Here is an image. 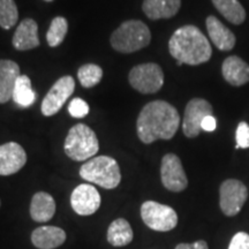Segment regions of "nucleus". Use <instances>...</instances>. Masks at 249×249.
Wrapping results in <instances>:
<instances>
[{
    "instance_id": "obj_1",
    "label": "nucleus",
    "mask_w": 249,
    "mask_h": 249,
    "mask_svg": "<svg viewBox=\"0 0 249 249\" xmlns=\"http://www.w3.org/2000/svg\"><path fill=\"white\" fill-rule=\"evenodd\" d=\"M178 110L165 101H152L145 104L136 121V133L140 141L151 144L157 140L174 138L180 126Z\"/></svg>"
},
{
    "instance_id": "obj_2",
    "label": "nucleus",
    "mask_w": 249,
    "mask_h": 249,
    "mask_svg": "<svg viewBox=\"0 0 249 249\" xmlns=\"http://www.w3.org/2000/svg\"><path fill=\"white\" fill-rule=\"evenodd\" d=\"M170 54L177 61L189 66L205 64L213 57V49L207 36L193 24L180 27L169 40Z\"/></svg>"
},
{
    "instance_id": "obj_3",
    "label": "nucleus",
    "mask_w": 249,
    "mask_h": 249,
    "mask_svg": "<svg viewBox=\"0 0 249 249\" xmlns=\"http://www.w3.org/2000/svg\"><path fill=\"white\" fill-rule=\"evenodd\" d=\"M151 42V33L147 24L140 20H128L112 33L110 43L117 52L133 53L147 48Z\"/></svg>"
},
{
    "instance_id": "obj_4",
    "label": "nucleus",
    "mask_w": 249,
    "mask_h": 249,
    "mask_svg": "<svg viewBox=\"0 0 249 249\" xmlns=\"http://www.w3.org/2000/svg\"><path fill=\"white\" fill-rule=\"evenodd\" d=\"M81 178L105 189H114L121 181L119 164L108 156H97L89 160L80 169Z\"/></svg>"
},
{
    "instance_id": "obj_5",
    "label": "nucleus",
    "mask_w": 249,
    "mask_h": 249,
    "mask_svg": "<svg viewBox=\"0 0 249 249\" xmlns=\"http://www.w3.org/2000/svg\"><path fill=\"white\" fill-rule=\"evenodd\" d=\"M65 154L75 161H85L93 157L99 150L97 136L89 126L77 124L68 132L65 140Z\"/></svg>"
},
{
    "instance_id": "obj_6",
    "label": "nucleus",
    "mask_w": 249,
    "mask_h": 249,
    "mask_svg": "<svg viewBox=\"0 0 249 249\" xmlns=\"http://www.w3.org/2000/svg\"><path fill=\"white\" fill-rule=\"evenodd\" d=\"M129 85L143 95L158 92L164 86V71L158 64L147 62L133 67L128 75Z\"/></svg>"
},
{
    "instance_id": "obj_7",
    "label": "nucleus",
    "mask_w": 249,
    "mask_h": 249,
    "mask_svg": "<svg viewBox=\"0 0 249 249\" xmlns=\"http://www.w3.org/2000/svg\"><path fill=\"white\" fill-rule=\"evenodd\" d=\"M141 218L149 229L157 232H169L178 225L176 210L155 201H145L141 205Z\"/></svg>"
},
{
    "instance_id": "obj_8",
    "label": "nucleus",
    "mask_w": 249,
    "mask_h": 249,
    "mask_svg": "<svg viewBox=\"0 0 249 249\" xmlns=\"http://www.w3.org/2000/svg\"><path fill=\"white\" fill-rule=\"evenodd\" d=\"M248 197V189L240 180L227 179L219 187V207L227 217L240 213Z\"/></svg>"
},
{
    "instance_id": "obj_9",
    "label": "nucleus",
    "mask_w": 249,
    "mask_h": 249,
    "mask_svg": "<svg viewBox=\"0 0 249 249\" xmlns=\"http://www.w3.org/2000/svg\"><path fill=\"white\" fill-rule=\"evenodd\" d=\"M213 105L207 99L197 97L187 103L182 120V132L186 138H197L202 130V121L207 116H213Z\"/></svg>"
},
{
    "instance_id": "obj_10",
    "label": "nucleus",
    "mask_w": 249,
    "mask_h": 249,
    "mask_svg": "<svg viewBox=\"0 0 249 249\" xmlns=\"http://www.w3.org/2000/svg\"><path fill=\"white\" fill-rule=\"evenodd\" d=\"M74 89H75V81L70 75L62 76L55 81L42 102L40 110L43 116L52 117L57 114L67 99L73 95Z\"/></svg>"
},
{
    "instance_id": "obj_11",
    "label": "nucleus",
    "mask_w": 249,
    "mask_h": 249,
    "mask_svg": "<svg viewBox=\"0 0 249 249\" xmlns=\"http://www.w3.org/2000/svg\"><path fill=\"white\" fill-rule=\"evenodd\" d=\"M160 179L163 186L170 192L180 193L187 188L188 179L178 156L166 154L161 158Z\"/></svg>"
},
{
    "instance_id": "obj_12",
    "label": "nucleus",
    "mask_w": 249,
    "mask_h": 249,
    "mask_svg": "<svg viewBox=\"0 0 249 249\" xmlns=\"http://www.w3.org/2000/svg\"><path fill=\"white\" fill-rule=\"evenodd\" d=\"M101 195L97 189L89 183H82L74 189L71 195V205L80 216L93 214L101 207Z\"/></svg>"
},
{
    "instance_id": "obj_13",
    "label": "nucleus",
    "mask_w": 249,
    "mask_h": 249,
    "mask_svg": "<svg viewBox=\"0 0 249 249\" xmlns=\"http://www.w3.org/2000/svg\"><path fill=\"white\" fill-rule=\"evenodd\" d=\"M27 163V154L17 142L0 145V176L18 173Z\"/></svg>"
},
{
    "instance_id": "obj_14",
    "label": "nucleus",
    "mask_w": 249,
    "mask_h": 249,
    "mask_svg": "<svg viewBox=\"0 0 249 249\" xmlns=\"http://www.w3.org/2000/svg\"><path fill=\"white\" fill-rule=\"evenodd\" d=\"M205 26H207L211 42L218 50L227 52L234 49L236 37L230 30V28H227L219 18L213 17V15H209L205 20Z\"/></svg>"
},
{
    "instance_id": "obj_15",
    "label": "nucleus",
    "mask_w": 249,
    "mask_h": 249,
    "mask_svg": "<svg viewBox=\"0 0 249 249\" xmlns=\"http://www.w3.org/2000/svg\"><path fill=\"white\" fill-rule=\"evenodd\" d=\"M13 46L18 51H28L38 48V24L34 18H24L18 24L13 36Z\"/></svg>"
},
{
    "instance_id": "obj_16",
    "label": "nucleus",
    "mask_w": 249,
    "mask_h": 249,
    "mask_svg": "<svg viewBox=\"0 0 249 249\" xmlns=\"http://www.w3.org/2000/svg\"><path fill=\"white\" fill-rule=\"evenodd\" d=\"M224 80L233 87H242L249 82V65L238 55H230L222 65Z\"/></svg>"
},
{
    "instance_id": "obj_17",
    "label": "nucleus",
    "mask_w": 249,
    "mask_h": 249,
    "mask_svg": "<svg viewBox=\"0 0 249 249\" xmlns=\"http://www.w3.org/2000/svg\"><path fill=\"white\" fill-rule=\"evenodd\" d=\"M66 241V232L57 226H40L31 233V242L38 249H55Z\"/></svg>"
},
{
    "instance_id": "obj_18",
    "label": "nucleus",
    "mask_w": 249,
    "mask_h": 249,
    "mask_svg": "<svg viewBox=\"0 0 249 249\" xmlns=\"http://www.w3.org/2000/svg\"><path fill=\"white\" fill-rule=\"evenodd\" d=\"M20 67L13 60H0V104H5L13 97Z\"/></svg>"
},
{
    "instance_id": "obj_19",
    "label": "nucleus",
    "mask_w": 249,
    "mask_h": 249,
    "mask_svg": "<svg viewBox=\"0 0 249 249\" xmlns=\"http://www.w3.org/2000/svg\"><path fill=\"white\" fill-rule=\"evenodd\" d=\"M180 7L181 0H144L142 4L143 12L152 21L176 17Z\"/></svg>"
},
{
    "instance_id": "obj_20",
    "label": "nucleus",
    "mask_w": 249,
    "mask_h": 249,
    "mask_svg": "<svg viewBox=\"0 0 249 249\" xmlns=\"http://www.w3.org/2000/svg\"><path fill=\"white\" fill-rule=\"evenodd\" d=\"M55 213V202L49 193L38 192L33 196L30 202V217L34 222L46 223Z\"/></svg>"
},
{
    "instance_id": "obj_21",
    "label": "nucleus",
    "mask_w": 249,
    "mask_h": 249,
    "mask_svg": "<svg viewBox=\"0 0 249 249\" xmlns=\"http://www.w3.org/2000/svg\"><path fill=\"white\" fill-rule=\"evenodd\" d=\"M134 233L130 224L124 218H117L107 229V242L113 247H124L133 241Z\"/></svg>"
},
{
    "instance_id": "obj_22",
    "label": "nucleus",
    "mask_w": 249,
    "mask_h": 249,
    "mask_svg": "<svg viewBox=\"0 0 249 249\" xmlns=\"http://www.w3.org/2000/svg\"><path fill=\"white\" fill-rule=\"evenodd\" d=\"M218 12L230 23L242 24L246 20V11L239 0H211Z\"/></svg>"
},
{
    "instance_id": "obj_23",
    "label": "nucleus",
    "mask_w": 249,
    "mask_h": 249,
    "mask_svg": "<svg viewBox=\"0 0 249 249\" xmlns=\"http://www.w3.org/2000/svg\"><path fill=\"white\" fill-rule=\"evenodd\" d=\"M12 99L18 107H29L36 101V93L31 88V81L29 76L20 75L15 83L13 97Z\"/></svg>"
},
{
    "instance_id": "obj_24",
    "label": "nucleus",
    "mask_w": 249,
    "mask_h": 249,
    "mask_svg": "<svg viewBox=\"0 0 249 249\" xmlns=\"http://www.w3.org/2000/svg\"><path fill=\"white\" fill-rule=\"evenodd\" d=\"M68 31V22L65 18L57 17L52 20L46 34V40L51 48H57L64 42Z\"/></svg>"
},
{
    "instance_id": "obj_25",
    "label": "nucleus",
    "mask_w": 249,
    "mask_h": 249,
    "mask_svg": "<svg viewBox=\"0 0 249 249\" xmlns=\"http://www.w3.org/2000/svg\"><path fill=\"white\" fill-rule=\"evenodd\" d=\"M103 77V70L98 65L86 64L79 68L77 79L83 88H92L101 82Z\"/></svg>"
},
{
    "instance_id": "obj_26",
    "label": "nucleus",
    "mask_w": 249,
    "mask_h": 249,
    "mask_svg": "<svg viewBox=\"0 0 249 249\" xmlns=\"http://www.w3.org/2000/svg\"><path fill=\"white\" fill-rule=\"evenodd\" d=\"M18 20V6L14 0H0V27L9 30Z\"/></svg>"
},
{
    "instance_id": "obj_27",
    "label": "nucleus",
    "mask_w": 249,
    "mask_h": 249,
    "mask_svg": "<svg viewBox=\"0 0 249 249\" xmlns=\"http://www.w3.org/2000/svg\"><path fill=\"white\" fill-rule=\"evenodd\" d=\"M89 105L82 98H74L68 105V112L71 113V117L74 118H85L89 114Z\"/></svg>"
},
{
    "instance_id": "obj_28",
    "label": "nucleus",
    "mask_w": 249,
    "mask_h": 249,
    "mask_svg": "<svg viewBox=\"0 0 249 249\" xmlns=\"http://www.w3.org/2000/svg\"><path fill=\"white\" fill-rule=\"evenodd\" d=\"M235 149L249 148V124L246 121L239 123L235 132Z\"/></svg>"
},
{
    "instance_id": "obj_29",
    "label": "nucleus",
    "mask_w": 249,
    "mask_h": 249,
    "mask_svg": "<svg viewBox=\"0 0 249 249\" xmlns=\"http://www.w3.org/2000/svg\"><path fill=\"white\" fill-rule=\"evenodd\" d=\"M229 249H249V234L246 232H238L233 236L229 245Z\"/></svg>"
},
{
    "instance_id": "obj_30",
    "label": "nucleus",
    "mask_w": 249,
    "mask_h": 249,
    "mask_svg": "<svg viewBox=\"0 0 249 249\" xmlns=\"http://www.w3.org/2000/svg\"><path fill=\"white\" fill-rule=\"evenodd\" d=\"M201 128L204 132H213L217 128V120L213 116H207L202 121Z\"/></svg>"
},
{
    "instance_id": "obj_31",
    "label": "nucleus",
    "mask_w": 249,
    "mask_h": 249,
    "mask_svg": "<svg viewBox=\"0 0 249 249\" xmlns=\"http://www.w3.org/2000/svg\"><path fill=\"white\" fill-rule=\"evenodd\" d=\"M174 249H209V247L204 240H197L193 244H179Z\"/></svg>"
},
{
    "instance_id": "obj_32",
    "label": "nucleus",
    "mask_w": 249,
    "mask_h": 249,
    "mask_svg": "<svg viewBox=\"0 0 249 249\" xmlns=\"http://www.w3.org/2000/svg\"><path fill=\"white\" fill-rule=\"evenodd\" d=\"M177 65H178V66H181V65H183L181 61H177Z\"/></svg>"
},
{
    "instance_id": "obj_33",
    "label": "nucleus",
    "mask_w": 249,
    "mask_h": 249,
    "mask_svg": "<svg viewBox=\"0 0 249 249\" xmlns=\"http://www.w3.org/2000/svg\"><path fill=\"white\" fill-rule=\"evenodd\" d=\"M44 1H48V2H51V1H53V0H44Z\"/></svg>"
},
{
    "instance_id": "obj_34",
    "label": "nucleus",
    "mask_w": 249,
    "mask_h": 249,
    "mask_svg": "<svg viewBox=\"0 0 249 249\" xmlns=\"http://www.w3.org/2000/svg\"><path fill=\"white\" fill-rule=\"evenodd\" d=\"M0 205H1V201H0Z\"/></svg>"
}]
</instances>
